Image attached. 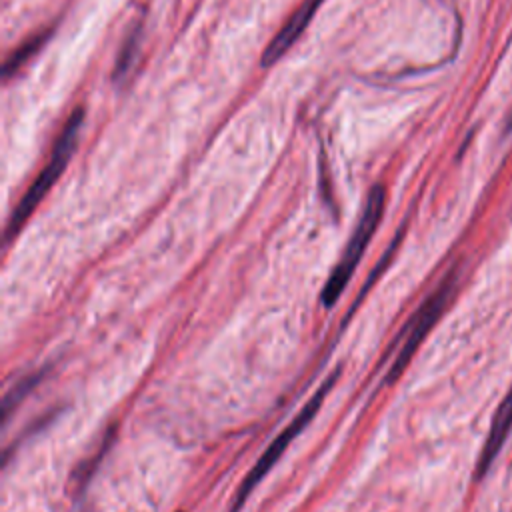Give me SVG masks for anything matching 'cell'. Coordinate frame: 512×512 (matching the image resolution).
Wrapping results in <instances>:
<instances>
[{
  "label": "cell",
  "instance_id": "52a82bcc",
  "mask_svg": "<svg viewBox=\"0 0 512 512\" xmlns=\"http://www.w3.org/2000/svg\"><path fill=\"white\" fill-rule=\"evenodd\" d=\"M44 38H46V34H42V36H38V38L30 40L26 46H22L20 50H16V52H14V56L6 62V76H10L16 68H20V66L30 58V54H32V52H36V48H40V44L44 42Z\"/></svg>",
  "mask_w": 512,
  "mask_h": 512
},
{
  "label": "cell",
  "instance_id": "5b68a950",
  "mask_svg": "<svg viewBox=\"0 0 512 512\" xmlns=\"http://www.w3.org/2000/svg\"><path fill=\"white\" fill-rule=\"evenodd\" d=\"M322 2L324 0H304L300 4V8L286 20V24L280 28V32L268 42V46H266V50L262 54V66L276 64L292 48V44L300 38V34L310 24L316 8Z\"/></svg>",
  "mask_w": 512,
  "mask_h": 512
},
{
  "label": "cell",
  "instance_id": "277c9868",
  "mask_svg": "<svg viewBox=\"0 0 512 512\" xmlns=\"http://www.w3.org/2000/svg\"><path fill=\"white\" fill-rule=\"evenodd\" d=\"M456 282H458V274H456V270H452L450 274L444 276V280L438 284V288L416 310L412 322L408 324L404 344L400 346V352H398L396 360L392 362V368L388 370V382H394L404 372V368L410 364L414 352L418 350L422 340L428 336V332L432 330V326L438 322L444 308L448 306V302L454 294Z\"/></svg>",
  "mask_w": 512,
  "mask_h": 512
},
{
  "label": "cell",
  "instance_id": "3957f363",
  "mask_svg": "<svg viewBox=\"0 0 512 512\" xmlns=\"http://www.w3.org/2000/svg\"><path fill=\"white\" fill-rule=\"evenodd\" d=\"M336 380H338V370L336 372H332L328 378H326V382L310 396V400L304 404V408L294 416V420L272 440V444L264 450V454L256 460V464L250 468V472L246 474V478L240 482V486H238V492H236V496H234V500H232V512H238L242 506H244V502L248 500V496L254 492V488L264 480V476L272 470V466L280 460V456L284 454V450L292 444V440L312 422V418L318 414V410H320V406L324 404V400H326V396H328V392L332 390V386L336 384Z\"/></svg>",
  "mask_w": 512,
  "mask_h": 512
},
{
  "label": "cell",
  "instance_id": "6da1fadb",
  "mask_svg": "<svg viewBox=\"0 0 512 512\" xmlns=\"http://www.w3.org/2000/svg\"><path fill=\"white\" fill-rule=\"evenodd\" d=\"M384 204H386V192L382 186H374L370 192H368V198H366V204L362 208V214L358 218V224L340 256V260L336 262V266L332 268L324 288H322V304L324 306H332L336 304V300L340 298V294L344 292L350 276L354 274L368 242L372 240L378 224H380V218H382V212H384Z\"/></svg>",
  "mask_w": 512,
  "mask_h": 512
},
{
  "label": "cell",
  "instance_id": "8992f818",
  "mask_svg": "<svg viewBox=\"0 0 512 512\" xmlns=\"http://www.w3.org/2000/svg\"><path fill=\"white\" fill-rule=\"evenodd\" d=\"M510 432H512V386H510L508 394L504 396V400L500 402V406H498V410L492 418V424H490V430H488V436H486V442L482 446L478 466H476V476L478 478L486 476V472L494 464V460L500 454V450H502Z\"/></svg>",
  "mask_w": 512,
  "mask_h": 512
},
{
  "label": "cell",
  "instance_id": "7a4b0ae2",
  "mask_svg": "<svg viewBox=\"0 0 512 512\" xmlns=\"http://www.w3.org/2000/svg\"><path fill=\"white\" fill-rule=\"evenodd\" d=\"M82 120H84V110L78 108V110L72 112V116L64 124V128H62V132H60V136H58V140H56V144L52 148V154H50L46 166L36 176V180L32 182V186L26 190V194L22 196V200L18 202V206L12 212V218H10V224H8V230H6L8 238L18 234V230L32 216V212L42 202L46 192L54 186V182L64 172V168H66V164H68V160H70V156H72V152L76 148V138H78Z\"/></svg>",
  "mask_w": 512,
  "mask_h": 512
}]
</instances>
